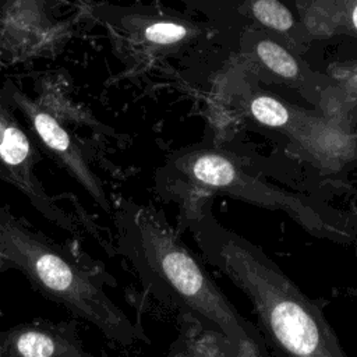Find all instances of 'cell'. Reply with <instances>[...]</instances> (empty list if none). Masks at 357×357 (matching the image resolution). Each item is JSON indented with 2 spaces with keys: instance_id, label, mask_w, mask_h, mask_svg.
Here are the masks:
<instances>
[{
  "instance_id": "obj_10",
  "label": "cell",
  "mask_w": 357,
  "mask_h": 357,
  "mask_svg": "<svg viewBox=\"0 0 357 357\" xmlns=\"http://www.w3.org/2000/svg\"><path fill=\"white\" fill-rule=\"evenodd\" d=\"M252 13L258 21L276 31H289L293 26L290 11L278 0H257Z\"/></svg>"
},
{
  "instance_id": "obj_2",
  "label": "cell",
  "mask_w": 357,
  "mask_h": 357,
  "mask_svg": "<svg viewBox=\"0 0 357 357\" xmlns=\"http://www.w3.org/2000/svg\"><path fill=\"white\" fill-rule=\"evenodd\" d=\"M121 223L128 255L149 291L219 336L230 353H266L258 329L237 312L185 244L155 212L128 206Z\"/></svg>"
},
{
  "instance_id": "obj_5",
  "label": "cell",
  "mask_w": 357,
  "mask_h": 357,
  "mask_svg": "<svg viewBox=\"0 0 357 357\" xmlns=\"http://www.w3.org/2000/svg\"><path fill=\"white\" fill-rule=\"evenodd\" d=\"M248 113L261 124L284 131L311 155L322 159H343L351 152V141L337 124L265 93L247 98Z\"/></svg>"
},
{
  "instance_id": "obj_4",
  "label": "cell",
  "mask_w": 357,
  "mask_h": 357,
  "mask_svg": "<svg viewBox=\"0 0 357 357\" xmlns=\"http://www.w3.org/2000/svg\"><path fill=\"white\" fill-rule=\"evenodd\" d=\"M173 167L199 190L284 212L312 236L350 241L357 234V225L350 216L321 201L289 192L254 177L229 152L211 148L185 151L173 158Z\"/></svg>"
},
{
  "instance_id": "obj_6",
  "label": "cell",
  "mask_w": 357,
  "mask_h": 357,
  "mask_svg": "<svg viewBox=\"0 0 357 357\" xmlns=\"http://www.w3.org/2000/svg\"><path fill=\"white\" fill-rule=\"evenodd\" d=\"M38 152L15 117L0 100V178L21 191L47 219L71 229V220L39 183Z\"/></svg>"
},
{
  "instance_id": "obj_13",
  "label": "cell",
  "mask_w": 357,
  "mask_h": 357,
  "mask_svg": "<svg viewBox=\"0 0 357 357\" xmlns=\"http://www.w3.org/2000/svg\"><path fill=\"white\" fill-rule=\"evenodd\" d=\"M351 21H353V25H354V28L357 31V6L354 7V10L351 13Z\"/></svg>"
},
{
  "instance_id": "obj_7",
  "label": "cell",
  "mask_w": 357,
  "mask_h": 357,
  "mask_svg": "<svg viewBox=\"0 0 357 357\" xmlns=\"http://www.w3.org/2000/svg\"><path fill=\"white\" fill-rule=\"evenodd\" d=\"M10 93L14 105L22 112L36 138L46 151L56 158L59 165H61L99 205L109 209L102 184L71 134L50 112L39 106L17 88L11 86Z\"/></svg>"
},
{
  "instance_id": "obj_9",
  "label": "cell",
  "mask_w": 357,
  "mask_h": 357,
  "mask_svg": "<svg viewBox=\"0 0 357 357\" xmlns=\"http://www.w3.org/2000/svg\"><path fill=\"white\" fill-rule=\"evenodd\" d=\"M255 53L259 61L275 75L293 81L298 88L303 89L310 88L317 91V88H319V84H317V81L308 74L303 73L297 60L280 45L272 40H261L255 47Z\"/></svg>"
},
{
  "instance_id": "obj_11",
  "label": "cell",
  "mask_w": 357,
  "mask_h": 357,
  "mask_svg": "<svg viewBox=\"0 0 357 357\" xmlns=\"http://www.w3.org/2000/svg\"><path fill=\"white\" fill-rule=\"evenodd\" d=\"M187 35L183 25L174 22H153L144 31V36L148 42L156 45H170L181 40Z\"/></svg>"
},
{
  "instance_id": "obj_8",
  "label": "cell",
  "mask_w": 357,
  "mask_h": 357,
  "mask_svg": "<svg viewBox=\"0 0 357 357\" xmlns=\"http://www.w3.org/2000/svg\"><path fill=\"white\" fill-rule=\"evenodd\" d=\"M85 356L77 336L50 322L22 324L0 331V357H77Z\"/></svg>"
},
{
  "instance_id": "obj_3",
  "label": "cell",
  "mask_w": 357,
  "mask_h": 357,
  "mask_svg": "<svg viewBox=\"0 0 357 357\" xmlns=\"http://www.w3.org/2000/svg\"><path fill=\"white\" fill-rule=\"evenodd\" d=\"M0 259L20 269L43 296L92 324L110 340L128 346L142 339L127 315L84 268L1 208Z\"/></svg>"
},
{
  "instance_id": "obj_1",
  "label": "cell",
  "mask_w": 357,
  "mask_h": 357,
  "mask_svg": "<svg viewBox=\"0 0 357 357\" xmlns=\"http://www.w3.org/2000/svg\"><path fill=\"white\" fill-rule=\"evenodd\" d=\"M187 222L205 259L250 297L271 344L291 356L344 357L319 305L258 245L225 227L209 209L191 213Z\"/></svg>"
},
{
  "instance_id": "obj_12",
  "label": "cell",
  "mask_w": 357,
  "mask_h": 357,
  "mask_svg": "<svg viewBox=\"0 0 357 357\" xmlns=\"http://www.w3.org/2000/svg\"><path fill=\"white\" fill-rule=\"evenodd\" d=\"M67 1V0H0V7H8V6H18L21 3L33 6L36 8H43L46 6H56L57 3Z\"/></svg>"
}]
</instances>
